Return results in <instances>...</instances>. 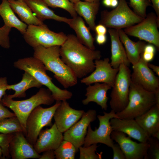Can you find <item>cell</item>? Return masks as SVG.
<instances>
[{
  "instance_id": "1",
  "label": "cell",
  "mask_w": 159,
  "mask_h": 159,
  "mask_svg": "<svg viewBox=\"0 0 159 159\" xmlns=\"http://www.w3.org/2000/svg\"><path fill=\"white\" fill-rule=\"evenodd\" d=\"M60 54L63 62L73 72L77 78H82L95 69V61L102 57L99 50L90 49L82 44L72 34L60 46Z\"/></svg>"
},
{
  "instance_id": "2",
  "label": "cell",
  "mask_w": 159,
  "mask_h": 159,
  "mask_svg": "<svg viewBox=\"0 0 159 159\" xmlns=\"http://www.w3.org/2000/svg\"><path fill=\"white\" fill-rule=\"evenodd\" d=\"M60 46L45 47L39 46L33 48V57L39 60L47 70L54 74V77L65 88L73 87L77 83V78L62 60Z\"/></svg>"
},
{
  "instance_id": "3",
  "label": "cell",
  "mask_w": 159,
  "mask_h": 159,
  "mask_svg": "<svg viewBox=\"0 0 159 159\" xmlns=\"http://www.w3.org/2000/svg\"><path fill=\"white\" fill-rule=\"evenodd\" d=\"M14 66L27 72L42 85L47 87L55 100H67L72 97V92L66 89H62L54 84L52 78L47 74L45 66L39 59L34 57L20 59L14 62Z\"/></svg>"
},
{
  "instance_id": "4",
  "label": "cell",
  "mask_w": 159,
  "mask_h": 159,
  "mask_svg": "<svg viewBox=\"0 0 159 159\" xmlns=\"http://www.w3.org/2000/svg\"><path fill=\"white\" fill-rule=\"evenodd\" d=\"M55 101L51 91L48 89L41 88L30 98L21 100H14L5 95L1 103L13 111L19 121L26 132V123L27 117L33 110L41 105H51Z\"/></svg>"
},
{
  "instance_id": "5",
  "label": "cell",
  "mask_w": 159,
  "mask_h": 159,
  "mask_svg": "<svg viewBox=\"0 0 159 159\" xmlns=\"http://www.w3.org/2000/svg\"><path fill=\"white\" fill-rule=\"evenodd\" d=\"M156 103L155 92L147 91L131 81L128 104L123 110L116 114L120 119H135Z\"/></svg>"
},
{
  "instance_id": "6",
  "label": "cell",
  "mask_w": 159,
  "mask_h": 159,
  "mask_svg": "<svg viewBox=\"0 0 159 159\" xmlns=\"http://www.w3.org/2000/svg\"><path fill=\"white\" fill-rule=\"evenodd\" d=\"M143 18L136 14L128 6L126 0H119L113 9L102 11L99 24L106 27L116 29L126 28L142 21Z\"/></svg>"
},
{
  "instance_id": "7",
  "label": "cell",
  "mask_w": 159,
  "mask_h": 159,
  "mask_svg": "<svg viewBox=\"0 0 159 159\" xmlns=\"http://www.w3.org/2000/svg\"><path fill=\"white\" fill-rule=\"evenodd\" d=\"M61 101H56L53 106L44 108L40 105L35 108L28 116L26 123L25 135L28 141L33 146L38 135L45 126H51L55 112Z\"/></svg>"
},
{
  "instance_id": "8",
  "label": "cell",
  "mask_w": 159,
  "mask_h": 159,
  "mask_svg": "<svg viewBox=\"0 0 159 159\" xmlns=\"http://www.w3.org/2000/svg\"><path fill=\"white\" fill-rule=\"evenodd\" d=\"M131 74L128 66L124 64L120 65L112 87L110 101L112 110L116 113L123 110L128 104Z\"/></svg>"
},
{
  "instance_id": "9",
  "label": "cell",
  "mask_w": 159,
  "mask_h": 159,
  "mask_svg": "<svg viewBox=\"0 0 159 159\" xmlns=\"http://www.w3.org/2000/svg\"><path fill=\"white\" fill-rule=\"evenodd\" d=\"M23 35L24 40L33 48L39 46L45 47L61 46L67 36L63 32H55L51 30L47 25H28Z\"/></svg>"
},
{
  "instance_id": "10",
  "label": "cell",
  "mask_w": 159,
  "mask_h": 159,
  "mask_svg": "<svg viewBox=\"0 0 159 159\" xmlns=\"http://www.w3.org/2000/svg\"><path fill=\"white\" fill-rule=\"evenodd\" d=\"M159 18L155 14L150 12L141 22L125 28L127 35L138 38L159 48Z\"/></svg>"
},
{
  "instance_id": "11",
  "label": "cell",
  "mask_w": 159,
  "mask_h": 159,
  "mask_svg": "<svg viewBox=\"0 0 159 159\" xmlns=\"http://www.w3.org/2000/svg\"><path fill=\"white\" fill-rule=\"evenodd\" d=\"M103 115H97L99 125L98 127L93 130L90 124L88 126L87 132L85 138L83 145L87 147L94 144H103L111 148L114 141L111 137L113 130L110 123V120L114 118H119L116 113L111 110L109 112H103Z\"/></svg>"
},
{
  "instance_id": "12",
  "label": "cell",
  "mask_w": 159,
  "mask_h": 159,
  "mask_svg": "<svg viewBox=\"0 0 159 159\" xmlns=\"http://www.w3.org/2000/svg\"><path fill=\"white\" fill-rule=\"evenodd\" d=\"M111 137L120 146L126 159H147L149 144L148 142L138 143L124 133L113 130Z\"/></svg>"
},
{
  "instance_id": "13",
  "label": "cell",
  "mask_w": 159,
  "mask_h": 159,
  "mask_svg": "<svg viewBox=\"0 0 159 159\" xmlns=\"http://www.w3.org/2000/svg\"><path fill=\"white\" fill-rule=\"evenodd\" d=\"M96 111L89 110L85 112L81 118L64 132V140L71 142L78 150L83 145L89 125L97 117Z\"/></svg>"
},
{
  "instance_id": "14",
  "label": "cell",
  "mask_w": 159,
  "mask_h": 159,
  "mask_svg": "<svg viewBox=\"0 0 159 159\" xmlns=\"http://www.w3.org/2000/svg\"><path fill=\"white\" fill-rule=\"evenodd\" d=\"M95 69L91 74L83 78L81 82L88 85L96 83L107 84L112 87L119 68L111 66L108 58L95 61Z\"/></svg>"
},
{
  "instance_id": "15",
  "label": "cell",
  "mask_w": 159,
  "mask_h": 159,
  "mask_svg": "<svg viewBox=\"0 0 159 159\" xmlns=\"http://www.w3.org/2000/svg\"><path fill=\"white\" fill-rule=\"evenodd\" d=\"M148 62L141 57L139 62L132 65L131 81L149 92L159 91V80L148 67Z\"/></svg>"
},
{
  "instance_id": "16",
  "label": "cell",
  "mask_w": 159,
  "mask_h": 159,
  "mask_svg": "<svg viewBox=\"0 0 159 159\" xmlns=\"http://www.w3.org/2000/svg\"><path fill=\"white\" fill-rule=\"evenodd\" d=\"M85 112L71 107L67 100L62 101L54 115V123L58 129L64 133L81 118Z\"/></svg>"
},
{
  "instance_id": "17",
  "label": "cell",
  "mask_w": 159,
  "mask_h": 159,
  "mask_svg": "<svg viewBox=\"0 0 159 159\" xmlns=\"http://www.w3.org/2000/svg\"><path fill=\"white\" fill-rule=\"evenodd\" d=\"M9 149L12 159H39L41 156L22 132L13 133Z\"/></svg>"
},
{
  "instance_id": "18",
  "label": "cell",
  "mask_w": 159,
  "mask_h": 159,
  "mask_svg": "<svg viewBox=\"0 0 159 159\" xmlns=\"http://www.w3.org/2000/svg\"><path fill=\"white\" fill-rule=\"evenodd\" d=\"M62 133L54 123L49 128L41 131L34 148L39 154L47 150H55L64 140Z\"/></svg>"
},
{
  "instance_id": "19",
  "label": "cell",
  "mask_w": 159,
  "mask_h": 159,
  "mask_svg": "<svg viewBox=\"0 0 159 159\" xmlns=\"http://www.w3.org/2000/svg\"><path fill=\"white\" fill-rule=\"evenodd\" d=\"M110 123L113 130L122 132L140 142H148L149 137L135 119L114 118Z\"/></svg>"
},
{
  "instance_id": "20",
  "label": "cell",
  "mask_w": 159,
  "mask_h": 159,
  "mask_svg": "<svg viewBox=\"0 0 159 159\" xmlns=\"http://www.w3.org/2000/svg\"><path fill=\"white\" fill-rule=\"evenodd\" d=\"M135 119L148 137L159 140V105L155 104Z\"/></svg>"
},
{
  "instance_id": "21",
  "label": "cell",
  "mask_w": 159,
  "mask_h": 159,
  "mask_svg": "<svg viewBox=\"0 0 159 159\" xmlns=\"http://www.w3.org/2000/svg\"><path fill=\"white\" fill-rule=\"evenodd\" d=\"M88 86L85 95L86 97L82 100V104L86 105L91 102H95L102 110H106L108 100L107 93L108 91L112 88L111 86L106 83H96L93 85Z\"/></svg>"
},
{
  "instance_id": "22",
  "label": "cell",
  "mask_w": 159,
  "mask_h": 159,
  "mask_svg": "<svg viewBox=\"0 0 159 159\" xmlns=\"http://www.w3.org/2000/svg\"><path fill=\"white\" fill-rule=\"evenodd\" d=\"M111 41V61L112 67L118 68L120 65L124 64L128 67L130 63L127 57L125 50L120 41L118 29L109 28L108 30Z\"/></svg>"
},
{
  "instance_id": "23",
  "label": "cell",
  "mask_w": 159,
  "mask_h": 159,
  "mask_svg": "<svg viewBox=\"0 0 159 159\" xmlns=\"http://www.w3.org/2000/svg\"><path fill=\"white\" fill-rule=\"evenodd\" d=\"M120 39L124 46L128 59L134 65L139 61L146 44L141 40L135 42L130 39L122 29H118Z\"/></svg>"
},
{
  "instance_id": "24",
  "label": "cell",
  "mask_w": 159,
  "mask_h": 159,
  "mask_svg": "<svg viewBox=\"0 0 159 159\" xmlns=\"http://www.w3.org/2000/svg\"><path fill=\"white\" fill-rule=\"evenodd\" d=\"M75 32L79 41L89 48L95 49V39L91 34L89 27H87L81 16H77L69 19L68 24Z\"/></svg>"
},
{
  "instance_id": "25",
  "label": "cell",
  "mask_w": 159,
  "mask_h": 159,
  "mask_svg": "<svg viewBox=\"0 0 159 159\" xmlns=\"http://www.w3.org/2000/svg\"><path fill=\"white\" fill-rule=\"evenodd\" d=\"M36 16L43 21L46 19H52L58 21L68 24L69 19L60 16L56 14L50 9L47 5L43 0H25L24 1Z\"/></svg>"
},
{
  "instance_id": "26",
  "label": "cell",
  "mask_w": 159,
  "mask_h": 159,
  "mask_svg": "<svg viewBox=\"0 0 159 159\" xmlns=\"http://www.w3.org/2000/svg\"><path fill=\"white\" fill-rule=\"evenodd\" d=\"M100 6V1L94 2L77 1L74 3L75 10L77 14L83 17L90 29L95 30V20Z\"/></svg>"
},
{
  "instance_id": "27",
  "label": "cell",
  "mask_w": 159,
  "mask_h": 159,
  "mask_svg": "<svg viewBox=\"0 0 159 159\" xmlns=\"http://www.w3.org/2000/svg\"><path fill=\"white\" fill-rule=\"evenodd\" d=\"M14 12L16 14L21 21L28 25H40L44 24L33 13L31 9L24 1L8 0Z\"/></svg>"
},
{
  "instance_id": "28",
  "label": "cell",
  "mask_w": 159,
  "mask_h": 159,
  "mask_svg": "<svg viewBox=\"0 0 159 159\" xmlns=\"http://www.w3.org/2000/svg\"><path fill=\"white\" fill-rule=\"evenodd\" d=\"M0 16L4 25L16 28L23 34L25 32L28 25L16 17L8 0H2L0 4Z\"/></svg>"
},
{
  "instance_id": "29",
  "label": "cell",
  "mask_w": 159,
  "mask_h": 159,
  "mask_svg": "<svg viewBox=\"0 0 159 159\" xmlns=\"http://www.w3.org/2000/svg\"><path fill=\"white\" fill-rule=\"evenodd\" d=\"M42 85L34 77L27 72L23 74L21 80L19 83L12 85H8L7 90H12L15 91L13 95H8L10 98L24 97H26V92L31 88L41 87Z\"/></svg>"
},
{
  "instance_id": "30",
  "label": "cell",
  "mask_w": 159,
  "mask_h": 159,
  "mask_svg": "<svg viewBox=\"0 0 159 159\" xmlns=\"http://www.w3.org/2000/svg\"><path fill=\"white\" fill-rule=\"evenodd\" d=\"M17 132L24 133V130L16 116L0 120V133L8 134Z\"/></svg>"
},
{
  "instance_id": "31",
  "label": "cell",
  "mask_w": 159,
  "mask_h": 159,
  "mask_svg": "<svg viewBox=\"0 0 159 159\" xmlns=\"http://www.w3.org/2000/svg\"><path fill=\"white\" fill-rule=\"evenodd\" d=\"M78 150L71 142L63 140L59 147L54 150L55 158L74 159Z\"/></svg>"
},
{
  "instance_id": "32",
  "label": "cell",
  "mask_w": 159,
  "mask_h": 159,
  "mask_svg": "<svg viewBox=\"0 0 159 159\" xmlns=\"http://www.w3.org/2000/svg\"><path fill=\"white\" fill-rule=\"evenodd\" d=\"M50 7L62 9L67 12L73 17L77 16L74 6V4L69 0H43Z\"/></svg>"
},
{
  "instance_id": "33",
  "label": "cell",
  "mask_w": 159,
  "mask_h": 159,
  "mask_svg": "<svg viewBox=\"0 0 159 159\" xmlns=\"http://www.w3.org/2000/svg\"><path fill=\"white\" fill-rule=\"evenodd\" d=\"M99 146L97 144H92L87 147L80 146L79 148L80 159H101L102 153H96Z\"/></svg>"
},
{
  "instance_id": "34",
  "label": "cell",
  "mask_w": 159,
  "mask_h": 159,
  "mask_svg": "<svg viewBox=\"0 0 159 159\" xmlns=\"http://www.w3.org/2000/svg\"><path fill=\"white\" fill-rule=\"evenodd\" d=\"M129 4L133 11L138 15L145 18L146 16L148 7L152 6L150 0H129Z\"/></svg>"
},
{
  "instance_id": "35",
  "label": "cell",
  "mask_w": 159,
  "mask_h": 159,
  "mask_svg": "<svg viewBox=\"0 0 159 159\" xmlns=\"http://www.w3.org/2000/svg\"><path fill=\"white\" fill-rule=\"evenodd\" d=\"M159 140L149 137L148 142L149 144L148 151L147 159H159Z\"/></svg>"
},
{
  "instance_id": "36",
  "label": "cell",
  "mask_w": 159,
  "mask_h": 159,
  "mask_svg": "<svg viewBox=\"0 0 159 159\" xmlns=\"http://www.w3.org/2000/svg\"><path fill=\"white\" fill-rule=\"evenodd\" d=\"M13 133L0 134V147L2 151V159H9L11 157L9 152V145Z\"/></svg>"
},
{
  "instance_id": "37",
  "label": "cell",
  "mask_w": 159,
  "mask_h": 159,
  "mask_svg": "<svg viewBox=\"0 0 159 159\" xmlns=\"http://www.w3.org/2000/svg\"><path fill=\"white\" fill-rule=\"evenodd\" d=\"M11 28L4 24L0 27V46L6 49L10 47L9 34Z\"/></svg>"
},
{
  "instance_id": "38",
  "label": "cell",
  "mask_w": 159,
  "mask_h": 159,
  "mask_svg": "<svg viewBox=\"0 0 159 159\" xmlns=\"http://www.w3.org/2000/svg\"><path fill=\"white\" fill-rule=\"evenodd\" d=\"M111 148L113 152V159H126L123 151L117 143H114Z\"/></svg>"
},
{
  "instance_id": "39",
  "label": "cell",
  "mask_w": 159,
  "mask_h": 159,
  "mask_svg": "<svg viewBox=\"0 0 159 159\" xmlns=\"http://www.w3.org/2000/svg\"><path fill=\"white\" fill-rule=\"evenodd\" d=\"M15 116L14 113L10 112L4 107L1 102H0V120L5 118Z\"/></svg>"
},
{
  "instance_id": "40",
  "label": "cell",
  "mask_w": 159,
  "mask_h": 159,
  "mask_svg": "<svg viewBox=\"0 0 159 159\" xmlns=\"http://www.w3.org/2000/svg\"><path fill=\"white\" fill-rule=\"evenodd\" d=\"M8 85L6 77H0V102H1L2 97L6 95Z\"/></svg>"
},
{
  "instance_id": "41",
  "label": "cell",
  "mask_w": 159,
  "mask_h": 159,
  "mask_svg": "<svg viewBox=\"0 0 159 159\" xmlns=\"http://www.w3.org/2000/svg\"><path fill=\"white\" fill-rule=\"evenodd\" d=\"M55 156L54 150H48L43 152L39 159H54Z\"/></svg>"
},
{
  "instance_id": "42",
  "label": "cell",
  "mask_w": 159,
  "mask_h": 159,
  "mask_svg": "<svg viewBox=\"0 0 159 159\" xmlns=\"http://www.w3.org/2000/svg\"><path fill=\"white\" fill-rule=\"evenodd\" d=\"M155 53L143 52L141 55V57L145 62L148 63L154 59Z\"/></svg>"
},
{
  "instance_id": "43",
  "label": "cell",
  "mask_w": 159,
  "mask_h": 159,
  "mask_svg": "<svg viewBox=\"0 0 159 159\" xmlns=\"http://www.w3.org/2000/svg\"><path fill=\"white\" fill-rule=\"evenodd\" d=\"M94 31H95L97 35H105L107 32L106 27L103 25L100 24L96 26Z\"/></svg>"
},
{
  "instance_id": "44",
  "label": "cell",
  "mask_w": 159,
  "mask_h": 159,
  "mask_svg": "<svg viewBox=\"0 0 159 159\" xmlns=\"http://www.w3.org/2000/svg\"><path fill=\"white\" fill-rule=\"evenodd\" d=\"M97 43L99 45H103L107 41V37L105 35L97 34L96 37Z\"/></svg>"
},
{
  "instance_id": "45",
  "label": "cell",
  "mask_w": 159,
  "mask_h": 159,
  "mask_svg": "<svg viewBox=\"0 0 159 159\" xmlns=\"http://www.w3.org/2000/svg\"><path fill=\"white\" fill-rule=\"evenodd\" d=\"M152 3V6L155 12L156 16L159 18V0H150Z\"/></svg>"
},
{
  "instance_id": "46",
  "label": "cell",
  "mask_w": 159,
  "mask_h": 159,
  "mask_svg": "<svg viewBox=\"0 0 159 159\" xmlns=\"http://www.w3.org/2000/svg\"><path fill=\"white\" fill-rule=\"evenodd\" d=\"M143 51L155 53L156 49L155 46L152 44H146L144 48Z\"/></svg>"
},
{
  "instance_id": "47",
  "label": "cell",
  "mask_w": 159,
  "mask_h": 159,
  "mask_svg": "<svg viewBox=\"0 0 159 159\" xmlns=\"http://www.w3.org/2000/svg\"><path fill=\"white\" fill-rule=\"evenodd\" d=\"M148 65L150 68L153 71L156 73V74L159 76V67L153 64L148 63Z\"/></svg>"
},
{
  "instance_id": "48",
  "label": "cell",
  "mask_w": 159,
  "mask_h": 159,
  "mask_svg": "<svg viewBox=\"0 0 159 159\" xmlns=\"http://www.w3.org/2000/svg\"><path fill=\"white\" fill-rule=\"evenodd\" d=\"M119 1L118 0H112L111 1L110 7L115 8L118 5Z\"/></svg>"
},
{
  "instance_id": "49",
  "label": "cell",
  "mask_w": 159,
  "mask_h": 159,
  "mask_svg": "<svg viewBox=\"0 0 159 159\" xmlns=\"http://www.w3.org/2000/svg\"><path fill=\"white\" fill-rule=\"evenodd\" d=\"M103 4L107 7H110L111 1L110 0H103L102 1Z\"/></svg>"
},
{
  "instance_id": "50",
  "label": "cell",
  "mask_w": 159,
  "mask_h": 159,
  "mask_svg": "<svg viewBox=\"0 0 159 159\" xmlns=\"http://www.w3.org/2000/svg\"><path fill=\"white\" fill-rule=\"evenodd\" d=\"M73 4L80 1V0H69ZM85 1H87L88 2H94L98 1H100V0H84Z\"/></svg>"
},
{
  "instance_id": "51",
  "label": "cell",
  "mask_w": 159,
  "mask_h": 159,
  "mask_svg": "<svg viewBox=\"0 0 159 159\" xmlns=\"http://www.w3.org/2000/svg\"><path fill=\"white\" fill-rule=\"evenodd\" d=\"M2 151L1 148L0 147V159L2 158Z\"/></svg>"
},
{
  "instance_id": "52",
  "label": "cell",
  "mask_w": 159,
  "mask_h": 159,
  "mask_svg": "<svg viewBox=\"0 0 159 159\" xmlns=\"http://www.w3.org/2000/svg\"><path fill=\"white\" fill-rule=\"evenodd\" d=\"M16 1H24L25 0H15Z\"/></svg>"
},
{
  "instance_id": "53",
  "label": "cell",
  "mask_w": 159,
  "mask_h": 159,
  "mask_svg": "<svg viewBox=\"0 0 159 159\" xmlns=\"http://www.w3.org/2000/svg\"><path fill=\"white\" fill-rule=\"evenodd\" d=\"M110 0L111 1H112V0Z\"/></svg>"
}]
</instances>
